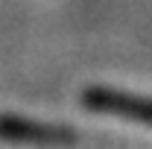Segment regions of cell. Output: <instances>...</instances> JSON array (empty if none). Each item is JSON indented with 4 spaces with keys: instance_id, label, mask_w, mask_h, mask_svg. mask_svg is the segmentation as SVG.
Here are the masks:
<instances>
[{
    "instance_id": "obj_2",
    "label": "cell",
    "mask_w": 152,
    "mask_h": 149,
    "mask_svg": "<svg viewBox=\"0 0 152 149\" xmlns=\"http://www.w3.org/2000/svg\"><path fill=\"white\" fill-rule=\"evenodd\" d=\"M82 108L94 114H108V117H123V120H134L152 126V96H137V93L114 91V88H88L82 91Z\"/></svg>"
},
{
    "instance_id": "obj_1",
    "label": "cell",
    "mask_w": 152,
    "mask_h": 149,
    "mask_svg": "<svg viewBox=\"0 0 152 149\" xmlns=\"http://www.w3.org/2000/svg\"><path fill=\"white\" fill-rule=\"evenodd\" d=\"M0 140L32 143V146H73L79 134L61 123H44V120L20 117V114H0Z\"/></svg>"
}]
</instances>
